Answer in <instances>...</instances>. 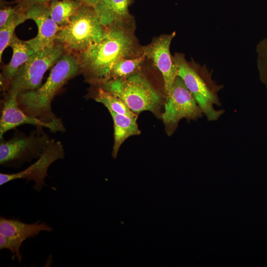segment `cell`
Masks as SVG:
<instances>
[{
    "label": "cell",
    "mask_w": 267,
    "mask_h": 267,
    "mask_svg": "<svg viewBox=\"0 0 267 267\" xmlns=\"http://www.w3.org/2000/svg\"><path fill=\"white\" fill-rule=\"evenodd\" d=\"M52 230V228L44 222L38 221L27 223L19 219H7L1 216L0 218V234L13 239L21 246L26 239L34 237L41 231Z\"/></svg>",
    "instance_id": "cell-13"
},
{
    "label": "cell",
    "mask_w": 267,
    "mask_h": 267,
    "mask_svg": "<svg viewBox=\"0 0 267 267\" xmlns=\"http://www.w3.org/2000/svg\"><path fill=\"white\" fill-rule=\"evenodd\" d=\"M83 4L94 7L104 0H78Z\"/></svg>",
    "instance_id": "cell-24"
},
{
    "label": "cell",
    "mask_w": 267,
    "mask_h": 267,
    "mask_svg": "<svg viewBox=\"0 0 267 267\" xmlns=\"http://www.w3.org/2000/svg\"><path fill=\"white\" fill-rule=\"evenodd\" d=\"M101 88L121 99L134 114L144 111L155 113L161 104L160 95L139 73L125 79L110 80Z\"/></svg>",
    "instance_id": "cell-5"
},
{
    "label": "cell",
    "mask_w": 267,
    "mask_h": 267,
    "mask_svg": "<svg viewBox=\"0 0 267 267\" xmlns=\"http://www.w3.org/2000/svg\"><path fill=\"white\" fill-rule=\"evenodd\" d=\"M203 115L194 97L178 76L167 95L162 115L164 123L173 131L180 120H197Z\"/></svg>",
    "instance_id": "cell-8"
},
{
    "label": "cell",
    "mask_w": 267,
    "mask_h": 267,
    "mask_svg": "<svg viewBox=\"0 0 267 267\" xmlns=\"http://www.w3.org/2000/svg\"><path fill=\"white\" fill-rule=\"evenodd\" d=\"M82 4L78 0H53L48 7L52 19L62 28L69 23Z\"/></svg>",
    "instance_id": "cell-17"
},
{
    "label": "cell",
    "mask_w": 267,
    "mask_h": 267,
    "mask_svg": "<svg viewBox=\"0 0 267 267\" xmlns=\"http://www.w3.org/2000/svg\"><path fill=\"white\" fill-rule=\"evenodd\" d=\"M22 7L25 10L27 20H33L37 26L38 31L37 36L26 41L27 43L35 52L53 44L58 33L62 28L51 18L48 3H35Z\"/></svg>",
    "instance_id": "cell-12"
},
{
    "label": "cell",
    "mask_w": 267,
    "mask_h": 267,
    "mask_svg": "<svg viewBox=\"0 0 267 267\" xmlns=\"http://www.w3.org/2000/svg\"><path fill=\"white\" fill-rule=\"evenodd\" d=\"M8 46L12 50V57L9 63L3 67L2 71V79L8 85L18 69L35 52L26 41L21 40L15 34Z\"/></svg>",
    "instance_id": "cell-15"
},
{
    "label": "cell",
    "mask_w": 267,
    "mask_h": 267,
    "mask_svg": "<svg viewBox=\"0 0 267 267\" xmlns=\"http://www.w3.org/2000/svg\"><path fill=\"white\" fill-rule=\"evenodd\" d=\"M124 24L107 27L100 41L77 55L80 72L89 82L103 85L110 80L115 63L134 53L133 37Z\"/></svg>",
    "instance_id": "cell-1"
},
{
    "label": "cell",
    "mask_w": 267,
    "mask_h": 267,
    "mask_svg": "<svg viewBox=\"0 0 267 267\" xmlns=\"http://www.w3.org/2000/svg\"><path fill=\"white\" fill-rule=\"evenodd\" d=\"M64 150L61 142L50 139L38 160L26 169L13 174H0V185L17 179H25L26 182L33 181L34 189L40 191L45 185L44 179L48 177L47 171L50 165L58 159H63Z\"/></svg>",
    "instance_id": "cell-9"
},
{
    "label": "cell",
    "mask_w": 267,
    "mask_h": 267,
    "mask_svg": "<svg viewBox=\"0 0 267 267\" xmlns=\"http://www.w3.org/2000/svg\"><path fill=\"white\" fill-rule=\"evenodd\" d=\"M95 100L98 102L102 103L109 111L133 117H137L121 99L102 88L99 89Z\"/></svg>",
    "instance_id": "cell-19"
},
{
    "label": "cell",
    "mask_w": 267,
    "mask_h": 267,
    "mask_svg": "<svg viewBox=\"0 0 267 267\" xmlns=\"http://www.w3.org/2000/svg\"><path fill=\"white\" fill-rule=\"evenodd\" d=\"M106 30L94 8L82 4L69 23L58 33L55 42L65 52L78 55L100 41Z\"/></svg>",
    "instance_id": "cell-4"
},
{
    "label": "cell",
    "mask_w": 267,
    "mask_h": 267,
    "mask_svg": "<svg viewBox=\"0 0 267 267\" xmlns=\"http://www.w3.org/2000/svg\"><path fill=\"white\" fill-rule=\"evenodd\" d=\"M80 72L77 55L65 52L52 67L46 82L37 89L20 93V108L26 114L45 122L61 120L52 113L51 102L60 89Z\"/></svg>",
    "instance_id": "cell-2"
},
{
    "label": "cell",
    "mask_w": 267,
    "mask_h": 267,
    "mask_svg": "<svg viewBox=\"0 0 267 267\" xmlns=\"http://www.w3.org/2000/svg\"><path fill=\"white\" fill-rule=\"evenodd\" d=\"M47 3H49L50 1L53 0H46Z\"/></svg>",
    "instance_id": "cell-26"
},
{
    "label": "cell",
    "mask_w": 267,
    "mask_h": 267,
    "mask_svg": "<svg viewBox=\"0 0 267 267\" xmlns=\"http://www.w3.org/2000/svg\"><path fill=\"white\" fill-rule=\"evenodd\" d=\"M45 3H47L46 0H25L21 5L25 7L32 4Z\"/></svg>",
    "instance_id": "cell-25"
},
{
    "label": "cell",
    "mask_w": 267,
    "mask_h": 267,
    "mask_svg": "<svg viewBox=\"0 0 267 267\" xmlns=\"http://www.w3.org/2000/svg\"><path fill=\"white\" fill-rule=\"evenodd\" d=\"M21 245L13 239L0 234V249H8L13 255L16 257L19 263L22 260V255L20 252Z\"/></svg>",
    "instance_id": "cell-21"
},
{
    "label": "cell",
    "mask_w": 267,
    "mask_h": 267,
    "mask_svg": "<svg viewBox=\"0 0 267 267\" xmlns=\"http://www.w3.org/2000/svg\"><path fill=\"white\" fill-rule=\"evenodd\" d=\"M37 127L29 135L18 134L8 140L1 139L0 164L5 167L19 166L24 163L38 158L50 139Z\"/></svg>",
    "instance_id": "cell-7"
},
{
    "label": "cell",
    "mask_w": 267,
    "mask_h": 267,
    "mask_svg": "<svg viewBox=\"0 0 267 267\" xmlns=\"http://www.w3.org/2000/svg\"><path fill=\"white\" fill-rule=\"evenodd\" d=\"M19 6L13 7L11 6H4L0 10V28L3 27L9 18L18 9Z\"/></svg>",
    "instance_id": "cell-23"
},
{
    "label": "cell",
    "mask_w": 267,
    "mask_h": 267,
    "mask_svg": "<svg viewBox=\"0 0 267 267\" xmlns=\"http://www.w3.org/2000/svg\"><path fill=\"white\" fill-rule=\"evenodd\" d=\"M65 52L63 47L55 42L35 52L17 70L7 86V91L20 93L38 89L44 73Z\"/></svg>",
    "instance_id": "cell-6"
},
{
    "label": "cell",
    "mask_w": 267,
    "mask_h": 267,
    "mask_svg": "<svg viewBox=\"0 0 267 267\" xmlns=\"http://www.w3.org/2000/svg\"><path fill=\"white\" fill-rule=\"evenodd\" d=\"M18 93L7 91L3 102L0 120V138L8 131L23 124H30L49 129L52 132H64L65 129L61 120L48 122L26 114L20 108L18 100Z\"/></svg>",
    "instance_id": "cell-10"
},
{
    "label": "cell",
    "mask_w": 267,
    "mask_h": 267,
    "mask_svg": "<svg viewBox=\"0 0 267 267\" xmlns=\"http://www.w3.org/2000/svg\"><path fill=\"white\" fill-rule=\"evenodd\" d=\"M145 57H146L142 53L141 55L135 58H123L119 60L115 63L112 67L111 78L112 79H125L136 73Z\"/></svg>",
    "instance_id": "cell-20"
},
{
    "label": "cell",
    "mask_w": 267,
    "mask_h": 267,
    "mask_svg": "<svg viewBox=\"0 0 267 267\" xmlns=\"http://www.w3.org/2000/svg\"><path fill=\"white\" fill-rule=\"evenodd\" d=\"M130 0H104L94 8L101 24L105 27L124 23L129 18Z\"/></svg>",
    "instance_id": "cell-14"
},
{
    "label": "cell",
    "mask_w": 267,
    "mask_h": 267,
    "mask_svg": "<svg viewBox=\"0 0 267 267\" xmlns=\"http://www.w3.org/2000/svg\"><path fill=\"white\" fill-rule=\"evenodd\" d=\"M27 20L23 7L19 6L17 11L8 20L0 30V61L4 49L9 45L17 26Z\"/></svg>",
    "instance_id": "cell-18"
},
{
    "label": "cell",
    "mask_w": 267,
    "mask_h": 267,
    "mask_svg": "<svg viewBox=\"0 0 267 267\" xmlns=\"http://www.w3.org/2000/svg\"><path fill=\"white\" fill-rule=\"evenodd\" d=\"M175 35V32L170 34L162 35L155 38L142 50V53L152 61L162 74L166 96L169 93L178 76V67L173 61L170 50L171 42Z\"/></svg>",
    "instance_id": "cell-11"
},
{
    "label": "cell",
    "mask_w": 267,
    "mask_h": 267,
    "mask_svg": "<svg viewBox=\"0 0 267 267\" xmlns=\"http://www.w3.org/2000/svg\"><path fill=\"white\" fill-rule=\"evenodd\" d=\"M173 59L178 67V76L183 80L208 121L218 120L224 111L217 110L215 106L221 105L218 93L223 86L213 80L212 72L206 66L188 62L182 53H176Z\"/></svg>",
    "instance_id": "cell-3"
},
{
    "label": "cell",
    "mask_w": 267,
    "mask_h": 267,
    "mask_svg": "<svg viewBox=\"0 0 267 267\" xmlns=\"http://www.w3.org/2000/svg\"><path fill=\"white\" fill-rule=\"evenodd\" d=\"M259 66L263 76H267V42L263 41L258 45Z\"/></svg>",
    "instance_id": "cell-22"
},
{
    "label": "cell",
    "mask_w": 267,
    "mask_h": 267,
    "mask_svg": "<svg viewBox=\"0 0 267 267\" xmlns=\"http://www.w3.org/2000/svg\"><path fill=\"white\" fill-rule=\"evenodd\" d=\"M114 122V142L112 156L116 158L120 147L131 136L140 133L136 123L137 117H130L109 111Z\"/></svg>",
    "instance_id": "cell-16"
}]
</instances>
